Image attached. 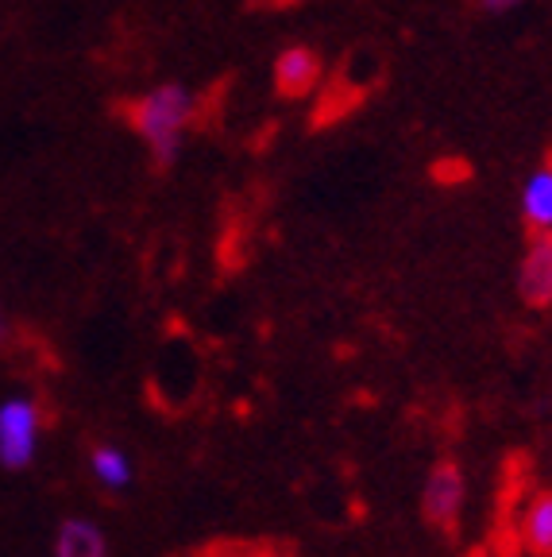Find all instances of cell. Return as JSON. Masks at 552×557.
<instances>
[{
	"label": "cell",
	"instance_id": "11",
	"mask_svg": "<svg viewBox=\"0 0 552 557\" xmlns=\"http://www.w3.org/2000/svg\"><path fill=\"white\" fill-rule=\"evenodd\" d=\"M0 333H4V322H0Z\"/></svg>",
	"mask_w": 552,
	"mask_h": 557
},
{
	"label": "cell",
	"instance_id": "6",
	"mask_svg": "<svg viewBox=\"0 0 552 557\" xmlns=\"http://www.w3.org/2000/svg\"><path fill=\"white\" fill-rule=\"evenodd\" d=\"M518 542L534 557H552V487H541L526 499L518 519Z\"/></svg>",
	"mask_w": 552,
	"mask_h": 557
},
{
	"label": "cell",
	"instance_id": "2",
	"mask_svg": "<svg viewBox=\"0 0 552 557\" xmlns=\"http://www.w3.org/2000/svg\"><path fill=\"white\" fill-rule=\"evenodd\" d=\"M464 496H467V480L460 472L456 461H437L429 469L422 484V515L432 531L452 534L460 527V515H464Z\"/></svg>",
	"mask_w": 552,
	"mask_h": 557
},
{
	"label": "cell",
	"instance_id": "10",
	"mask_svg": "<svg viewBox=\"0 0 552 557\" xmlns=\"http://www.w3.org/2000/svg\"><path fill=\"white\" fill-rule=\"evenodd\" d=\"M522 0H479V9L487 12H510V9H518Z\"/></svg>",
	"mask_w": 552,
	"mask_h": 557
},
{
	"label": "cell",
	"instance_id": "9",
	"mask_svg": "<svg viewBox=\"0 0 552 557\" xmlns=\"http://www.w3.org/2000/svg\"><path fill=\"white\" fill-rule=\"evenodd\" d=\"M89 469H93L97 484H104L109 492H121V487L131 484L128 453H121L116 445H97V449L89 453Z\"/></svg>",
	"mask_w": 552,
	"mask_h": 557
},
{
	"label": "cell",
	"instance_id": "4",
	"mask_svg": "<svg viewBox=\"0 0 552 557\" xmlns=\"http://www.w3.org/2000/svg\"><path fill=\"white\" fill-rule=\"evenodd\" d=\"M518 295L526 306H552V233H534L518 263Z\"/></svg>",
	"mask_w": 552,
	"mask_h": 557
},
{
	"label": "cell",
	"instance_id": "8",
	"mask_svg": "<svg viewBox=\"0 0 552 557\" xmlns=\"http://www.w3.org/2000/svg\"><path fill=\"white\" fill-rule=\"evenodd\" d=\"M522 218L534 233H552V163L537 166L522 190Z\"/></svg>",
	"mask_w": 552,
	"mask_h": 557
},
{
	"label": "cell",
	"instance_id": "7",
	"mask_svg": "<svg viewBox=\"0 0 552 557\" xmlns=\"http://www.w3.org/2000/svg\"><path fill=\"white\" fill-rule=\"evenodd\" d=\"M54 557H109V542L97 522L66 519L54 534Z\"/></svg>",
	"mask_w": 552,
	"mask_h": 557
},
{
	"label": "cell",
	"instance_id": "5",
	"mask_svg": "<svg viewBox=\"0 0 552 557\" xmlns=\"http://www.w3.org/2000/svg\"><path fill=\"white\" fill-rule=\"evenodd\" d=\"M321 82V59L310 47H286L275 59V89L283 97H305Z\"/></svg>",
	"mask_w": 552,
	"mask_h": 557
},
{
	"label": "cell",
	"instance_id": "3",
	"mask_svg": "<svg viewBox=\"0 0 552 557\" xmlns=\"http://www.w3.org/2000/svg\"><path fill=\"white\" fill-rule=\"evenodd\" d=\"M39 430L43 414L35 399H9L0 407V465L4 469H24L39 449Z\"/></svg>",
	"mask_w": 552,
	"mask_h": 557
},
{
	"label": "cell",
	"instance_id": "1",
	"mask_svg": "<svg viewBox=\"0 0 552 557\" xmlns=\"http://www.w3.org/2000/svg\"><path fill=\"white\" fill-rule=\"evenodd\" d=\"M190 116H193V94L186 86H174V82L155 86L151 94L124 104V121L147 144L155 163L163 166L178 159L181 139H186V128H190Z\"/></svg>",
	"mask_w": 552,
	"mask_h": 557
}]
</instances>
